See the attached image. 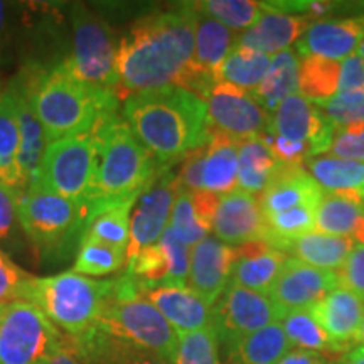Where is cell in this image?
Returning <instances> with one entry per match:
<instances>
[{
  "mask_svg": "<svg viewBox=\"0 0 364 364\" xmlns=\"http://www.w3.org/2000/svg\"><path fill=\"white\" fill-rule=\"evenodd\" d=\"M198 12L191 4L142 17L118 41V100L162 88H182L199 95L194 76V29Z\"/></svg>",
  "mask_w": 364,
  "mask_h": 364,
  "instance_id": "cell-1",
  "label": "cell"
},
{
  "mask_svg": "<svg viewBox=\"0 0 364 364\" xmlns=\"http://www.w3.org/2000/svg\"><path fill=\"white\" fill-rule=\"evenodd\" d=\"M122 117L161 166H172L209 136L206 103L182 88H162L124 100Z\"/></svg>",
  "mask_w": 364,
  "mask_h": 364,
  "instance_id": "cell-2",
  "label": "cell"
},
{
  "mask_svg": "<svg viewBox=\"0 0 364 364\" xmlns=\"http://www.w3.org/2000/svg\"><path fill=\"white\" fill-rule=\"evenodd\" d=\"M44 129L48 144L93 129L105 113L118 112L115 93L91 88L58 63L31 65L12 83Z\"/></svg>",
  "mask_w": 364,
  "mask_h": 364,
  "instance_id": "cell-3",
  "label": "cell"
},
{
  "mask_svg": "<svg viewBox=\"0 0 364 364\" xmlns=\"http://www.w3.org/2000/svg\"><path fill=\"white\" fill-rule=\"evenodd\" d=\"M95 142L90 215L95 209L135 203L156 177L159 164L136 140L118 112L105 113L91 129Z\"/></svg>",
  "mask_w": 364,
  "mask_h": 364,
  "instance_id": "cell-4",
  "label": "cell"
},
{
  "mask_svg": "<svg viewBox=\"0 0 364 364\" xmlns=\"http://www.w3.org/2000/svg\"><path fill=\"white\" fill-rule=\"evenodd\" d=\"M112 280H95L75 272L33 277L22 300L34 304L70 339H80L98 324L100 314L113 289Z\"/></svg>",
  "mask_w": 364,
  "mask_h": 364,
  "instance_id": "cell-5",
  "label": "cell"
},
{
  "mask_svg": "<svg viewBox=\"0 0 364 364\" xmlns=\"http://www.w3.org/2000/svg\"><path fill=\"white\" fill-rule=\"evenodd\" d=\"M100 329L140 351L157 354L172 361L177 348V332L142 294L136 282L122 275L100 314Z\"/></svg>",
  "mask_w": 364,
  "mask_h": 364,
  "instance_id": "cell-6",
  "label": "cell"
},
{
  "mask_svg": "<svg viewBox=\"0 0 364 364\" xmlns=\"http://www.w3.org/2000/svg\"><path fill=\"white\" fill-rule=\"evenodd\" d=\"M88 209L39 188H27L17 199L19 225L43 258L61 260L78 250Z\"/></svg>",
  "mask_w": 364,
  "mask_h": 364,
  "instance_id": "cell-7",
  "label": "cell"
},
{
  "mask_svg": "<svg viewBox=\"0 0 364 364\" xmlns=\"http://www.w3.org/2000/svg\"><path fill=\"white\" fill-rule=\"evenodd\" d=\"M70 19V48L58 65L81 83L117 95L115 63L118 44L113 41L110 27L85 6L71 7Z\"/></svg>",
  "mask_w": 364,
  "mask_h": 364,
  "instance_id": "cell-8",
  "label": "cell"
},
{
  "mask_svg": "<svg viewBox=\"0 0 364 364\" xmlns=\"http://www.w3.org/2000/svg\"><path fill=\"white\" fill-rule=\"evenodd\" d=\"M66 341L34 304L0 306V364H46Z\"/></svg>",
  "mask_w": 364,
  "mask_h": 364,
  "instance_id": "cell-9",
  "label": "cell"
},
{
  "mask_svg": "<svg viewBox=\"0 0 364 364\" xmlns=\"http://www.w3.org/2000/svg\"><path fill=\"white\" fill-rule=\"evenodd\" d=\"M93 166L95 142L91 130L65 136L48 144L33 186L83 204L90 213Z\"/></svg>",
  "mask_w": 364,
  "mask_h": 364,
  "instance_id": "cell-10",
  "label": "cell"
},
{
  "mask_svg": "<svg viewBox=\"0 0 364 364\" xmlns=\"http://www.w3.org/2000/svg\"><path fill=\"white\" fill-rule=\"evenodd\" d=\"M240 140L209 130L208 140L182 159L177 181L181 189L225 196L238 189Z\"/></svg>",
  "mask_w": 364,
  "mask_h": 364,
  "instance_id": "cell-11",
  "label": "cell"
},
{
  "mask_svg": "<svg viewBox=\"0 0 364 364\" xmlns=\"http://www.w3.org/2000/svg\"><path fill=\"white\" fill-rule=\"evenodd\" d=\"M201 98L206 103L209 130L221 132L236 140L267 134L270 115L248 91L216 81L204 91Z\"/></svg>",
  "mask_w": 364,
  "mask_h": 364,
  "instance_id": "cell-12",
  "label": "cell"
},
{
  "mask_svg": "<svg viewBox=\"0 0 364 364\" xmlns=\"http://www.w3.org/2000/svg\"><path fill=\"white\" fill-rule=\"evenodd\" d=\"M179 189L177 172L172 171L171 166L159 167L154 181L139 196L132 209L127 258L157 243L169 226L172 206Z\"/></svg>",
  "mask_w": 364,
  "mask_h": 364,
  "instance_id": "cell-13",
  "label": "cell"
},
{
  "mask_svg": "<svg viewBox=\"0 0 364 364\" xmlns=\"http://www.w3.org/2000/svg\"><path fill=\"white\" fill-rule=\"evenodd\" d=\"M280 312L268 295L230 284L213 306V327L223 346L279 322Z\"/></svg>",
  "mask_w": 364,
  "mask_h": 364,
  "instance_id": "cell-14",
  "label": "cell"
},
{
  "mask_svg": "<svg viewBox=\"0 0 364 364\" xmlns=\"http://www.w3.org/2000/svg\"><path fill=\"white\" fill-rule=\"evenodd\" d=\"M267 134L306 145L311 156H318L331 142L332 127L316 103L295 93L270 113Z\"/></svg>",
  "mask_w": 364,
  "mask_h": 364,
  "instance_id": "cell-15",
  "label": "cell"
},
{
  "mask_svg": "<svg viewBox=\"0 0 364 364\" xmlns=\"http://www.w3.org/2000/svg\"><path fill=\"white\" fill-rule=\"evenodd\" d=\"M213 236L231 247L268 241V226L258 196L235 189L218 198Z\"/></svg>",
  "mask_w": 364,
  "mask_h": 364,
  "instance_id": "cell-16",
  "label": "cell"
},
{
  "mask_svg": "<svg viewBox=\"0 0 364 364\" xmlns=\"http://www.w3.org/2000/svg\"><path fill=\"white\" fill-rule=\"evenodd\" d=\"M191 248L169 230L157 243L127 258V272L139 285H188Z\"/></svg>",
  "mask_w": 364,
  "mask_h": 364,
  "instance_id": "cell-17",
  "label": "cell"
},
{
  "mask_svg": "<svg viewBox=\"0 0 364 364\" xmlns=\"http://www.w3.org/2000/svg\"><path fill=\"white\" fill-rule=\"evenodd\" d=\"M338 287L336 272L314 268L289 257L268 297L282 316L285 312L309 311Z\"/></svg>",
  "mask_w": 364,
  "mask_h": 364,
  "instance_id": "cell-18",
  "label": "cell"
},
{
  "mask_svg": "<svg viewBox=\"0 0 364 364\" xmlns=\"http://www.w3.org/2000/svg\"><path fill=\"white\" fill-rule=\"evenodd\" d=\"M236 260L238 247L209 235L191 248L188 287L213 307L230 287Z\"/></svg>",
  "mask_w": 364,
  "mask_h": 364,
  "instance_id": "cell-19",
  "label": "cell"
},
{
  "mask_svg": "<svg viewBox=\"0 0 364 364\" xmlns=\"http://www.w3.org/2000/svg\"><path fill=\"white\" fill-rule=\"evenodd\" d=\"M139 292L179 334L213 326V307L188 285H139Z\"/></svg>",
  "mask_w": 364,
  "mask_h": 364,
  "instance_id": "cell-20",
  "label": "cell"
},
{
  "mask_svg": "<svg viewBox=\"0 0 364 364\" xmlns=\"http://www.w3.org/2000/svg\"><path fill=\"white\" fill-rule=\"evenodd\" d=\"M312 19L307 14H287L275 11L263 2V11L257 22L236 36L235 46L253 49L267 56H275L302 38Z\"/></svg>",
  "mask_w": 364,
  "mask_h": 364,
  "instance_id": "cell-21",
  "label": "cell"
},
{
  "mask_svg": "<svg viewBox=\"0 0 364 364\" xmlns=\"http://www.w3.org/2000/svg\"><path fill=\"white\" fill-rule=\"evenodd\" d=\"M309 314L324 329L336 353H348L351 351V346L358 343V332L364 317V300L338 287L309 309Z\"/></svg>",
  "mask_w": 364,
  "mask_h": 364,
  "instance_id": "cell-22",
  "label": "cell"
},
{
  "mask_svg": "<svg viewBox=\"0 0 364 364\" xmlns=\"http://www.w3.org/2000/svg\"><path fill=\"white\" fill-rule=\"evenodd\" d=\"M364 38L363 19H317L307 27L295 44L302 58L316 56L331 61H343L358 51Z\"/></svg>",
  "mask_w": 364,
  "mask_h": 364,
  "instance_id": "cell-23",
  "label": "cell"
},
{
  "mask_svg": "<svg viewBox=\"0 0 364 364\" xmlns=\"http://www.w3.org/2000/svg\"><path fill=\"white\" fill-rule=\"evenodd\" d=\"M324 191L317 186L304 164L279 162L270 184L258 196L263 215L272 216L295 208H317Z\"/></svg>",
  "mask_w": 364,
  "mask_h": 364,
  "instance_id": "cell-24",
  "label": "cell"
},
{
  "mask_svg": "<svg viewBox=\"0 0 364 364\" xmlns=\"http://www.w3.org/2000/svg\"><path fill=\"white\" fill-rule=\"evenodd\" d=\"M236 33L223 26L211 17L203 16L198 12L196 16L194 29V54L193 68L194 76L199 81V97H203L204 91L218 81V75L225 63L228 54L235 48Z\"/></svg>",
  "mask_w": 364,
  "mask_h": 364,
  "instance_id": "cell-25",
  "label": "cell"
},
{
  "mask_svg": "<svg viewBox=\"0 0 364 364\" xmlns=\"http://www.w3.org/2000/svg\"><path fill=\"white\" fill-rule=\"evenodd\" d=\"M287 260L289 255L267 241L243 245L238 247V260L235 263L231 284L268 295Z\"/></svg>",
  "mask_w": 364,
  "mask_h": 364,
  "instance_id": "cell-26",
  "label": "cell"
},
{
  "mask_svg": "<svg viewBox=\"0 0 364 364\" xmlns=\"http://www.w3.org/2000/svg\"><path fill=\"white\" fill-rule=\"evenodd\" d=\"M218 198L220 196L179 189L167 230L181 243L193 248L211 233Z\"/></svg>",
  "mask_w": 364,
  "mask_h": 364,
  "instance_id": "cell-27",
  "label": "cell"
},
{
  "mask_svg": "<svg viewBox=\"0 0 364 364\" xmlns=\"http://www.w3.org/2000/svg\"><path fill=\"white\" fill-rule=\"evenodd\" d=\"M68 344L83 364H172L169 359L122 343L98 326L80 339L68 338Z\"/></svg>",
  "mask_w": 364,
  "mask_h": 364,
  "instance_id": "cell-28",
  "label": "cell"
},
{
  "mask_svg": "<svg viewBox=\"0 0 364 364\" xmlns=\"http://www.w3.org/2000/svg\"><path fill=\"white\" fill-rule=\"evenodd\" d=\"M354 243L356 241L353 238L318 233L314 230L292 241H287L280 250L306 265L327 272H338L351 253Z\"/></svg>",
  "mask_w": 364,
  "mask_h": 364,
  "instance_id": "cell-29",
  "label": "cell"
},
{
  "mask_svg": "<svg viewBox=\"0 0 364 364\" xmlns=\"http://www.w3.org/2000/svg\"><path fill=\"white\" fill-rule=\"evenodd\" d=\"M19 149L17 95L9 88L0 91V184L22 193L27 186L19 167Z\"/></svg>",
  "mask_w": 364,
  "mask_h": 364,
  "instance_id": "cell-30",
  "label": "cell"
},
{
  "mask_svg": "<svg viewBox=\"0 0 364 364\" xmlns=\"http://www.w3.org/2000/svg\"><path fill=\"white\" fill-rule=\"evenodd\" d=\"M364 223V194L324 193L316 211V231L356 238Z\"/></svg>",
  "mask_w": 364,
  "mask_h": 364,
  "instance_id": "cell-31",
  "label": "cell"
},
{
  "mask_svg": "<svg viewBox=\"0 0 364 364\" xmlns=\"http://www.w3.org/2000/svg\"><path fill=\"white\" fill-rule=\"evenodd\" d=\"M290 343L280 322L225 346L226 364H277L289 353Z\"/></svg>",
  "mask_w": 364,
  "mask_h": 364,
  "instance_id": "cell-32",
  "label": "cell"
},
{
  "mask_svg": "<svg viewBox=\"0 0 364 364\" xmlns=\"http://www.w3.org/2000/svg\"><path fill=\"white\" fill-rule=\"evenodd\" d=\"M304 167L324 193L364 194V162L318 154L309 156Z\"/></svg>",
  "mask_w": 364,
  "mask_h": 364,
  "instance_id": "cell-33",
  "label": "cell"
},
{
  "mask_svg": "<svg viewBox=\"0 0 364 364\" xmlns=\"http://www.w3.org/2000/svg\"><path fill=\"white\" fill-rule=\"evenodd\" d=\"M300 54L295 49H287L272 56L270 68L262 85L253 91V98L268 115L292 95L299 93Z\"/></svg>",
  "mask_w": 364,
  "mask_h": 364,
  "instance_id": "cell-34",
  "label": "cell"
},
{
  "mask_svg": "<svg viewBox=\"0 0 364 364\" xmlns=\"http://www.w3.org/2000/svg\"><path fill=\"white\" fill-rule=\"evenodd\" d=\"M277 167H279V161L273 157L263 136L240 140L238 189L253 196H260L270 184Z\"/></svg>",
  "mask_w": 364,
  "mask_h": 364,
  "instance_id": "cell-35",
  "label": "cell"
},
{
  "mask_svg": "<svg viewBox=\"0 0 364 364\" xmlns=\"http://www.w3.org/2000/svg\"><path fill=\"white\" fill-rule=\"evenodd\" d=\"M17 95V122H19V134H21V149H19V167L24 177L26 186L31 188L34 184L36 176H38L41 161H43L48 140H46L44 129L41 127L38 118L31 112L29 105L24 97L14 88Z\"/></svg>",
  "mask_w": 364,
  "mask_h": 364,
  "instance_id": "cell-36",
  "label": "cell"
},
{
  "mask_svg": "<svg viewBox=\"0 0 364 364\" xmlns=\"http://www.w3.org/2000/svg\"><path fill=\"white\" fill-rule=\"evenodd\" d=\"M135 203H120L95 209L86 221L83 240H95L125 250L130 240V216Z\"/></svg>",
  "mask_w": 364,
  "mask_h": 364,
  "instance_id": "cell-37",
  "label": "cell"
},
{
  "mask_svg": "<svg viewBox=\"0 0 364 364\" xmlns=\"http://www.w3.org/2000/svg\"><path fill=\"white\" fill-rule=\"evenodd\" d=\"M272 56L235 46L223 63L218 81L253 93L265 80Z\"/></svg>",
  "mask_w": 364,
  "mask_h": 364,
  "instance_id": "cell-38",
  "label": "cell"
},
{
  "mask_svg": "<svg viewBox=\"0 0 364 364\" xmlns=\"http://www.w3.org/2000/svg\"><path fill=\"white\" fill-rule=\"evenodd\" d=\"M341 61L307 56L300 61L299 95L312 103H322L339 93Z\"/></svg>",
  "mask_w": 364,
  "mask_h": 364,
  "instance_id": "cell-39",
  "label": "cell"
},
{
  "mask_svg": "<svg viewBox=\"0 0 364 364\" xmlns=\"http://www.w3.org/2000/svg\"><path fill=\"white\" fill-rule=\"evenodd\" d=\"M191 6L196 12L221 22L236 34L252 27L263 11V2L255 0H203L191 2Z\"/></svg>",
  "mask_w": 364,
  "mask_h": 364,
  "instance_id": "cell-40",
  "label": "cell"
},
{
  "mask_svg": "<svg viewBox=\"0 0 364 364\" xmlns=\"http://www.w3.org/2000/svg\"><path fill=\"white\" fill-rule=\"evenodd\" d=\"M127 265L125 250L110 247L95 240L81 241L76 252L73 272L85 277H107L120 272Z\"/></svg>",
  "mask_w": 364,
  "mask_h": 364,
  "instance_id": "cell-41",
  "label": "cell"
},
{
  "mask_svg": "<svg viewBox=\"0 0 364 364\" xmlns=\"http://www.w3.org/2000/svg\"><path fill=\"white\" fill-rule=\"evenodd\" d=\"M290 346H297V349L316 353H336L334 344L327 338V334L317 324L309 311H294L282 314L279 318Z\"/></svg>",
  "mask_w": 364,
  "mask_h": 364,
  "instance_id": "cell-42",
  "label": "cell"
},
{
  "mask_svg": "<svg viewBox=\"0 0 364 364\" xmlns=\"http://www.w3.org/2000/svg\"><path fill=\"white\" fill-rule=\"evenodd\" d=\"M172 364H221L220 339L215 327H204L177 336V348Z\"/></svg>",
  "mask_w": 364,
  "mask_h": 364,
  "instance_id": "cell-43",
  "label": "cell"
},
{
  "mask_svg": "<svg viewBox=\"0 0 364 364\" xmlns=\"http://www.w3.org/2000/svg\"><path fill=\"white\" fill-rule=\"evenodd\" d=\"M317 107L332 129L364 125V90L334 95L326 102L317 103Z\"/></svg>",
  "mask_w": 364,
  "mask_h": 364,
  "instance_id": "cell-44",
  "label": "cell"
},
{
  "mask_svg": "<svg viewBox=\"0 0 364 364\" xmlns=\"http://www.w3.org/2000/svg\"><path fill=\"white\" fill-rule=\"evenodd\" d=\"M329 156L364 162V125L332 129L331 142L326 152Z\"/></svg>",
  "mask_w": 364,
  "mask_h": 364,
  "instance_id": "cell-45",
  "label": "cell"
},
{
  "mask_svg": "<svg viewBox=\"0 0 364 364\" xmlns=\"http://www.w3.org/2000/svg\"><path fill=\"white\" fill-rule=\"evenodd\" d=\"M33 275L22 270L7 253L0 250V306L22 300L27 282Z\"/></svg>",
  "mask_w": 364,
  "mask_h": 364,
  "instance_id": "cell-46",
  "label": "cell"
},
{
  "mask_svg": "<svg viewBox=\"0 0 364 364\" xmlns=\"http://www.w3.org/2000/svg\"><path fill=\"white\" fill-rule=\"evenodd\" d=\"M338 284L364 300V245L354 243L344 265L336 272Z\"/></svg>",
  "mask_w": 364,
  "mask_h": 364,
  "instance_id": "cell-47",
  "label": "cell"
},
{
  "mask_svg": "<svg viewBox=\"0 0 364 364\" xmlns=\"http://www.w3.org/2000/svg\"><path fill=\"white\" fill-rule=\"evenodd\" d=\"M22 11H24V7H19L17 4L0 2V63H4L7 53L12 49L17 26L21 21L26 19V16H19Z\"/></svg>",
  "mask_w": 364,
  "mask_h": 364,
  "instance_id": "cell-48",
  "label": "cell"
},
{
  "mask_svg": "<svg viewBox=\"0 0 364 364\" xmlns=\"http://www.w3.org/2000/svg\"><path fill=\"white\" fill-rule=\"evenodd\" d=\"M17 191L0 184V241L11 240L17 226H21L17 218Z\"/></svg>",
  "mask_w": 364,
  "mask_h": 364,
  "instance_id": "cell-49",
  "label": "cell"
},
{
  "mask_svg": "<svg viewBox=\"0 0 364 364\" xmlns=\"http://www.w3.org/2000/svg\"><path fill=\"white\" fill-rule=\"evenodd\" d=\"M358 90H364V61L358 54H353L341 61L339 93Z\"/></svg>",
  "mask_w": 364,
  "mask_h": 364,
  "instance_id": "cell-50",
  "label": "cell"
},
{
  "mask_svg": "<svg viewBox=\"0 0 364 364\" xmlns=\"http://www.w3.org/2000/svg\"><path fill=\"white\" fill-rule=\"evenodd\" d=\"M277 364H327L326 356L316 351H306V349H294L289 351Z\"/></svg>",
  "mask_w": 364,
  "mask_h": 364,
  "instance_id": "cell-51",
  "label": "cell"
},
{
  "mask_svg": "<svg viewBox=\"0 0 364 364\" xmlns=\"http://www.w3.org/2000/svg\"><path fill=\"white\" fill-rule=\"evenodd\" d=\"M46 364H83V363H81L78 356L73 353V349L70 348V344H68L66 341V344L63 346L56 354H53L51 359H49Z\"/></svg>",
  "mask_w": 364,
  "mask_h": 364,
  "instance_id": "cell-52",
  "label": "cell"
},
{
  "mask_svg": "<svg viewBox=\"0 0 364 364\" xmlns=\"http://www.w3.org/2000/svg\"><path fill=\"white\" fill-rule=\"evenodd\" d=\"M338 364H364V348L359 346V348H354L351 351H348L341 358Z\"/></svg>",
  "mask_w": 364,
  "mask_h": 364,
  "instance_id": "cell-53",
  "label": "cell"
},
{
  "mask_svg": "<svg viewBox=\"0 0 364 364\" xmlns=\"http://www.w3.org/2000/svg\"><path fill=\"white\" fill-rule=\"evenodd\" d=\"M358 343L364 348V317H363L361 327H359V332H358Z\"/></svg>",
  "mask_w": 364,
  "mask_h": 364,
  "instance_id": "cell-54",
  "label": "cell"
},
{
  "mask_svg": "<svg viewBox=\"0 0 364 364\" xmlns=\"http://www.w3.org/2000/svg\"><path fill=\"white\" fill-rule=\"evenodd\" d=\"M356 54H358V56L361 58L363 61H364V38H363V41H361V43H359V46H358V51H356Z\"/></svg>",
  "mask_w": 364,
  "mask_h": 364,
  "instance_id": "cell-55",
  "label": "cell"
}]
</instances>
